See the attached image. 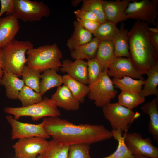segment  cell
<instances>
[{
    "label": "cell",
    "instance_id": "1",
    "mask_svg": "<svg viewBox=\"0 0 158 158\" xmlns=\"http://www.w3.org/2000/svg\"><path fill=\"white\" fill-rule=\"evenodd\" d=\"M43 121L47 134L53 139L65 145H90L113 138L111 131L102 125L75 124L57 116L45 117Z\"/></svg>",
    "mask_w": 158,
    "mask_h": 158
},
{
    "label": "cell",
    "instance_id": "2",
    "mask_svg": "<svg viewBox=\"0 0 158 158\" xmlns=\"http://www.w3.org/2000/svg\"><path fill=\"white\" fill-rule=\"evenodd\" d=\"M149 24L136 21L128 32L130 59L137 71L141 75L146 74L158 63V52L151 42Z\"/></svg>",
    "mask_w": 158,
    "mask_h": 158
},
{
    "label": "cell",
    "instance_id": "3",
    "mask_svg": "<svg viewBox=\"0 0 158 158\" xmlns=\"http://www.w3.org/2000/svg\"><path fill=\"white\" fill-rule=\"evenodd\" d=\"M26 54L27 66L41 73L50 69L58 71L61 66V59L63 55L56 43L33 47L28 50Z\"/></svg>",
    "mask_w": 158,
    "mask_h": 158
},
{
    "label": "cell",
    "instance_id": "4",
    "mask_svg": "<svg viewBox=\"0 0 158 158\" xmlns=\"http://www.w3.org/2000/svg\"><path fill=\"white\" fill-rule=\"evenodd\" d=\"M33 47L28 41H18L15 39L1 49L4 72L12 73L18 78L21 76L23 69L27 59L25 54Z\"/></svg>",
    "mask_w": 158,
    "mask_h": 158
},
{
    "label": "cell",
    "instance_id": "5",
    "mask_svg": "<svg viewBox=\"0 0 158 158\" xmlns=\"http://www.w3.org/2000/svg\"><path fill=\"white\" fill-rule=\"evenodd\" d=\"M3 110L6 113L13 115L17 120L21 117L28 116L35 121L43 117H59L61 115L55 102L45 97L42 102L37 103L25 107H6Z\"/></svg>",
    "mask_w": 158,
    "mask_h": 158
},
{
    "label": "cell",
    "instance_id": "6",
    "mask_svg": "<svg viewBox=\"0 0 158 158\" xmlns=\"http://www.w3.org/2000/svg\"><path fill=\"white\" fill-rule=\"evenodd\" d=\"M105 118L109 121L113 130L126 132L130 125L138 118L140 114L117 103H109L102 107Z\"/></svg>",
    "mask_w": 158,
    "mask_h": 158
},
{
    "label": "cell",
    "instance_id": "7",
    "mask_svg": "<svg viewBox=\"0 0 158 158\" xmlns=\"http://www.w3.org/2000/svg\"><path fill=\"white\" fill-rule=\"evenodd\" d=\"M107 69L103 71L99 78L88 85V98L93 101L95 106L102 107L114 98L118 93L112 80L107 73Z\"/></svg>",
    "mask_w": 158,
    "mask_h": 158
},
{
    "label": "cell",
    "instance_id": "8",
    "mask_svg": "<svg viewBox=\"0 0 158 158\" xmlns=\"http://www.w3.org/2000/svg\"><path fill=\"white\" fill-rule=\"evenodd\" d=\"M13 15L24 22L39 21L50 13L48 6L43 1L14 0Z\"/></svg>",
    "mask_w": 158,
    "mask_h": 158
},
{
    "label": "cell",
    "instance_id": "9",
    "mask_svg": "<svg viewBox=\"0 0 158 158\" xmlns=\"http://www.w3.org/2000/svg\"><path fill=\"white\" fill-rule=\"evenodd\" d=\"M126 20L133 19L147 24L156 25L158 16L157 0H133L126 10Z\"/></svg>",
    "mask_w": 158,
    "mask_h": 158
},
{
    "label": "cell",
    "instance_id": "10",
    "mask_svg": "<svg viewBox=\"0 0 158 158\" xmlns=\"http://www.w3.org/2000/svg\"><path fill=\"white\" fill-rule=\"evenodd\" d=\"M41 137L19 139L13 146L15 155L18 158H36L48 148L50 141Z\"/></svg>",
    "mask_w": 158,
    "mask_h": 158
},
{
    "label": "cell",
    "instance_id": "11",
    "mask_svg": "<svg viewBox=\"0 0 158 158\" xmlns=\"http://www.w3.org/2000/svg\"><path fill=\"white\" fill-rule=\"evenodd\" d=\"M125 144L133 155H139L149 158H158V148L152 143L149 138H143L135 132L122 135Z\"/></svg>",
    "mask_w": 158,
    "mask_h": 158
},
{
    "label": "cell",
    "instance_id": "12",
    "mask_svg": "<svg viewBox=\"0 0 158 158\" xmlns=\"http://www.w3.org/2000/svg\"><path fill=\"white\" fill-rule=\"evenodd\" d=\"M6 119L12 128L11 138L13 140L35 137L46 139L50 138L44 129L43 121L38 124L23 123L15 119L10 115L6 116Z\"/></svg>",
    "mask_w": 158,
    "mask_h": 158
},
{
    "label": "cell",
    "instance_id": "13",
    "mask_svg": "<svg viewBox=\"0 0 158 158\" xmlns=\"http://www.w3.org/2000/svg\"><path fill=\"white\" fill-rule=\"evenodd\" d=\"M109 77L120 79L125 76L144 80V78L135 68L130 58L116 57L107 68Z\"/></svg>",
    "mask_w": 158,
    "mask_h": 158
},
{
    "label": "cell",
    "instance_id": "14",
    "mask_svg": "<svg viewBox=\"0 0 158 158\" xmlns=\"http://www.w3.org/2000/svg\"><path fill=\"white\" fill-rule=\"evenodd\" d=\"M133 1L102 0L103 11L106 20L117 24L126 20V10L129 3Z\"/></svg>",
    "mask_w": 158,
    "mask_h": 158
},
{
    "label": "cell",
    "instance_id": "15",
    "mask_svg": "<svg viewBox=\"0 0 158 158\" xmlns=\"http://www.w3.org/2000/svg\"><path fill=\"white\" fill-rule=\"evenodd\" d=\"M61 64L59 69L61 72L66 73L78 81L88 85L87 62L83 59H76L72 61L66 59L63 61Z\"/></svg>",
    "mask_w": 158,
    "mask_h": 158
},
{
    "label": "cell",
    "instance_id": "16",
    "mask_svg": "<svg viewBox=\"0 0 158 158\" xmlns=\"http://www.w3.org/2000/svg\"><path fill=\"white\" fill-rule=\"evenodd\" d=\"M19 28L18 20L13 15L0 18V49L14 39Z\"/></svg>",
    "mask_w": 158,
    "mask_h": 158
},
{
    "label": "cell",
    "instance_id": "17",
    "mask_svg": "<svg viewBox=\"0 0 158 158\" xmlns=\"http://www.w3.org/2000/svg\"><path fill=\"white\" fill-rule=\"evenodd\" d=\"M58 107L68 111H76L80 108V103L75 98L68 88L65 85L57 87L51 98Z\"/></svg>",
    "mask_w": 158,
    "mask_h": 158
},
{
    "label": "cell",
    "instance_id": "18",
    "mask_svg": "<svg viewBox=\"0 0 158 158\" xmlns=\"http://www.w3.org/2000/svg\"><path fill=\"white\" fill-rule=\"evenodd\" d=\"M0 85L4 87L5 94L8 98L16 100L18 99V94L25 84L22 79H20L16 75L4 72Z\"/></svg>",
    "mask_w": 158,
    "mask_h": 158
},
{
    "label": "cell",
    "instance_id": "19",
    "mask_svg": "<svg viewBox=\"0 0 158 158\" xmlns=\"http://www.w3.org/2000/svg\"><path fill=\"white\" fill-rule=\"evenodd\" d=\"M157 98H154L150 102L144 104L140 109L148 115L150 121L148 130L153 139L158 142V109Z\"/></svg>",
    "mask_w": 158,
    "mask_h": 158
},
{
    "label": "cell",
    "instance_id": "20",
    "mask_svg": "<svg viewBox=\"0 0 158 158\" xmlns=\"http://www.w3.org/2000/svg\"><path fill=\"white\" fill-rule=\"evenodd\" d=\"M74 31L68 39L67 45L71 51L76 47L85 44L92 40V34L86 30L76 20L73 23Z\"/></svg>",
    "mask_w": 158,
    "mask_h": 158
},
{
    "label": "cell",
    "instance_id": "21",
    "mask_svg": "<svg viewBox=\"0 0 158 158\" xmlns=\"http://www.w3.org/2000/svg\"><path fill=\"white\" fill-rule=\"evenodd\" d=\"M95 57L99 63L102 71L107 69L108 66L116 57L113 42L100 41Z\"/></svg>",
    "mask_w": 158,
    "mask_h": 158
},
{
    "label": "cell",
    "instance_id": "22",
    "mask_svg": "<svg viewBox=\"0 0 158 158\" xmlns=\"http://www.w3.org/2000/svg\"><path fill=\"white\" fill-rule=\"evenodd\" d=\"M128 31L122 23L119 32L114 41V52L116 57L130 58L128 44Z\"/></svg>",
    "mask_w": 158,
    "mask_h": 158
},
{
    "label": "cell",
    "instance_id": "23",
    "mask_svg": "<svg viewBox=\"0 0 158 158\" xmlns=\"http://www.w3.org/2000/svg\"><path fill=\"white\" fill-rule=\"evenodd\" d=\"M54 69L46 70L41 74L40 84V93L42 96L47 91L58 87L63 83V76L57 73Z\"/></svg>",
    "mask_w": 158,
    "mask_h": 158
},
{
    "label": "cell",
    "instance_id": "24",
    "mask_svg": "<svg viewBox=\"0 0 158 158\" xmlns=\"http://www.w3.org/2000/svg\"><path fill=\"white\" fill-rule=\"evenodd\" d=\"M62 76L63 85L68 88L77 101L80 103H83L89 92L88 85L78 81L68 74Z\"/></svg>",
    "mask_w": 158,
    "mask_h": 158
},
{
    "label": "cell",
    "instance_id": "25",
    "mask_svg": "<svg viewBox=\"0 0 158 158\" xmlns=\"http://www.w3.org/2000/svg\"><path fill=\"white\" fill-rule=\"evenodd\" d=\"M100 42L98 39L94 37L89 42L78 46L71 51V57L75 60L86 59L87 60L95 58Z\"/></svg>",
    "mask_w": 158,
    "mask_h": 158
},
{
    "label": "cell",
    "instance_id": "26",
    "mask_svg": "<svg viewBox=\"0 0 158 158\" xmlns=\"http://www.w3.org/2000/svg\"><path fill=\"white\" fill-rule=\"evenodd\" d=\"M146 74L147 75V78L145 80L144 87L140 94L144 97L150 95H154L158 98V63L151 68Z\"/></svg>",
    "mask_w": 158,
    "mask_h": 158
},
{
    "label": "cell",
    "instance_id": "27",
    "mask_svg": "<svg viewBox=\"0 0 158 158\" xmlns=\"http://www.w3.org/2000/svg\"><path fill=\"white\" fill-rule=\"evenodd\" d=\"M114 87L119 89L121 91L140 93L145 80H136L128 76H125L120 79L113 78L112 80Z\"/></svg>",
    "mask_w": 158,
    "mask_h": 158
},
{
    "label": "cell",
    "instance_id": "28",
    "mask_svg": "<svg viewBox=\"0 0 158 158\" xmlns=\"http://www.w3.org/2000/svg\"><path fill=\"white\" fill-rule=\"evenodd\" d=\"M119 29L116 24L107 20L100 23L99 27L93 34L94 37L101 41H113L118 33Z\"/></svg>",
    "mask_w": 158,
    "mask_h": 158
},
{
    "label": "cell",
    "instance_id": "29",
    "mask_svg": "<svg viewBox=\"0 0 158 158\" xmlns=\"http://www.w3.org/2000/svg\"><path fill=\"white\" fill-rule=\"evenodd\" d=\"M69 147L52 139L48 148L39 155L42 158H67Z\"/></svg>",
    "mask_w": 158,
    "mask_h": 158
},
{
    "label": "cell",
    "instance_id": "30",
    "mask_svg": "<svg viewBox=\"0 0 158 158\" xmlns=\"http://www.w3.org/2000/svg\"><path fill=\"white\" fill-rule=\"evenodd\" d=\"M111 131L113 138L118 142L117 147L112 154L102 158H135L125 144L123 132L120 130H112Z\"/></svg>",
    "mask_w": 158,
    "mask_h": 158
},
{
    "label": "cell",
    "instance_id": "31",
    "mask_svg": "<svg viewBox=\"0 0 158 158\" xmlns=\"http://www.w3.org/2000/svg\"><path fill=\"white\" fill-rule=\"evenodd\" d=\"M41 73L25 65L22 71V79L25 85L35 92L40 93Z\"/></svg>",
    "mask_w": 158,
    "mask_h": 158
},
{
    "label": "cell",
    "instance_id": "32",
    "mask_svg": "<svg viewBox=\"0 0 158 158\" xmlns=\"http://www.w3.org/2000/svg\"><path fill=\"white\" fill-rule=\"evenodd\" d=\"M42 96L40 93L25 85L19 92L18 98L21 103L22 107H25L41 102L43 99Z\"/></svg>",
    "mask_w": 158,
    "mask_h": 158
},
{
    "label": "cell",
    "instance_id": "33",
    "mask_svg": "<svg viewBox=\"0 0 158 158\" xmlns=\"http://www.w3.org/2000/svg\"><path fill=\"white\" fill-rule=\"evenodd\" d=\"M145 101V97L142 96L140 93L121 91L118 95V103L132 110Z\"/></svg>",
    "mask_w": 158,
    "mask_h": 158
},
{
    "label": "cell",
    "instance_id": "34",
    "mask_svg": "<svg viewBox=\"0 0 158 158\" xmlns=\"http://www.w3.org/2000/svg\"><path fill=\"white\" fill-rule=\"evenodd\" d=\"M83 1L80 9L92 12L100 23L107 21L103 11L102 0H84Z\"/></svg>",
    "mask_w": 158,
    "mask_h": 158
},
{
    "label": "cell",
    "instance_id": "35",
    "mask_svg": "<svg viewBox=\"0 0 158 158\" xmlns=\"http://www.w3.org/2000/svg\"><path fill=\"white\" fill-rule=\"evenodd\" d=\"M87 63L89 85L99 78L103 71L99 63L95 57L88 60Z\"/></svg>",
    "mask_w": 158,
    "mask_h": 158
},
{
    "label": "cell",
    "instance_id": "36",
    "mask_svg": "<svg viewBox=\"0 0 158 158\" xmlns=\"http://www.w3.org/2000/svg\"><path fill=\"white\" fill-rule=\"evenodd\" d=\"M90 148V145L85 144L70 145L67 158H92Z\"/></svg>",
    "mask_w": 158,
    "mask_h": 158
},
{
    "label": "cell",
    "instance_id": "37",
    "mask_svg": "<svg viewBox=\"0 0 158 158\" xmlns=\"http://www.w3.org/2000/svg\"><path fill=\"white\" fill-rule=\"evenodd\" d=\"M0 18L6 13V16L13 15L14 11V0H0Z\"/></svg>",
    "mask_w": 158,
    "mask_h": 158
},
{
    "label": "cell",
    "instance_id": "38",
    "mask_svg": "<svg viewBox=\"0 0 158 158\" xmlns=\"http://www.w3.org/2000/svg\"><path fill=\"white\" fill-rule=\"evenodd\" d=\"M77 21L86 30L92 34L96 31L100 23L98 21L83 20L77 18Z\"/></svg>",
    "mask_w": 158,
    "mask_h": 158
},
{
    "label": "cell",
    "instance_id": "39",
    "mask_svg": "<svg viewBox=\"0 0 158 158\" xmlns=\"http://www.w3.org/2000/svg\"><path fill=\"white\" fill-rule=\"evenodd\" d=\"M77 18L83 20H90L98 21L96 16L92 12L81 9H78L74 11Z\"/></svg>",
    "mask_w": 158,
    "mask_h": 158
},
{
    "label": "cell",
    "instance_id": "40",
    "mask_svg": "<svg viewBox=\"0 0 158 158\" xmlns=\"http://www.w3.org/2000/svg\"><path fill=\"white\" fill-rule=\"evenodd\" d=\"M150 33L152 45L156 51L158 52V33Z\"/></svg>",
    "mask_w": 158,
    "mask_h": 158
},
{
    "label": "cell",
    "instance_id": "41",
    "mask_svg": "<svg viewBox=\"0 0 158 158\" xmlns=\"http://www.w3.org/2000/svg\"><path fill=\"white\" fill-rule=\"evenodd\" d=\"M4 73L1 49H0V81L3 76Z\"/></svg>",
    "mask_w": 158,
    "mask_h": 158
},
{
    "label": "cell",
    "instance_id": "42",
    "mask_svg": "<svg viewBox=\"0 0 158 158\" xmlns=\"http://www.w3.org/2000/svg\"><path fill=\"white\" fill-rule=\"evenodd\" d=\"M148 30L150 32L154 33H158V25L157 27L155 28H151L149 27H148Z\"/></svg>",
    "mask_w": 158,
    "mask_h": 158
},
{
    "label": "cell",
    "instance_id": "43",
    "mask_svg": "<svg viewBox=\"0 0 158 158\" xmlns=\"http://www.w3.org/2000/svg\"><path fill=\"white\" fill-rule=\"evenodd\" d=\"M82 0H72L71 1V4L74 7L77 6L79 3L82 1Z\"/></svg>",
    "mask_w": 158,
    "mask_h": 158
},
{
    "label": "cell",
    "instance_id": "44",
    "mask_svg": "<svg viewBox=\"0 0 158 158\" xmlns=\"http://www.w3.org/2000/svg\"><path fill=\"white\" fill-rule=\"evenodd\" d=\"M135 158H149L139 155H133Z\"/></svg>",
    "mask_w": 158,
    "mask_h": 158
},
{
    "label": "cell",
    "instance_id": "45",
    "mask_svg": "<svg viewBox=\"0 0 158 158\" xmlns=\"http://www.w3.org/2000/svg\"><path fill=\"white\" fill-rule=\"evenodd\" d=\"M36 158H42L39 155H38L37 156V157Z\"/></svg>",
    "mask_w": 158,
    "mask_h": 158
},
{
    "label": "cell",
    "instance_id": "46",
    "mask_svg": "<svg viewBox=\"0 0 158 158\" xmlns=\"http://www.w3.org/2000/svg\"><path fill=\"white\" fill-rule=\"evenodd\" d=\"M17 158V157H16V158Z\"/></svg>",
    "mask_w": 158,
    "mask_h": 158
}]
</instances>
